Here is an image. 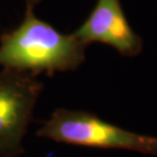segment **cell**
<instances>
[{
    "label": "cell",
    "instance_id": "cell-2",
    "mask_svg": "<svg viewBox=\"0 0 157 157\" xmlns=\"http://www.w3.org/2000/svg\"><path fill=\"white\" fill-rule=\"evenodd\" d=\"M36 136L58 143L103 149H125L157 155V137L140 135L84 111L55 109Z\"/></svg>",
    "mask_w": 157,
    "mask_h": 157
},
{
    "label": "cell",
    "instance_id": "cell-3",
    "mask_svg": "<svg viewBox=\"0 0 157 157\" xmlns=\"http://www.w3.org/2000/svg\"><path fill=\"white\" fill-rule=\"evenodd\" d=\"M43 89L38 76L0 69V157H17L25 152L23 137Z\"/></svg>",
    "mask_w": 157,
    "mask_h": 157
},
{
    "label": "cell",
    "instance_id": "cell-4",
    "mask_svg": "<svg viewBox=\"0 0 157 157\" xmlns=\"http://www.w3.org/2000/svg\"><path fill=\"white\" fill-rule=\"evenodd\" d=\"M71 34L85 46L101 43L124 57H136L143 49V40L127 21L120 0H96L86 21Z\"/></svg>",
    "mask_w": 157,
    "mask_h": 157
},
{
    "label": "cell",
    "instance_id": "cell-1",
    "mask_svg": "<svg viewBox=\"0 0 157 157\" xmlns=\"http://www.w3.org/2000/svg\"><path fill=\"white\" fill-rule=\"evenodd\" d=\"M40 0H25V15L15 29L0 36V67L39 76L78 69L86 46L36 17Z\"/></svg>",
    "mask_w": 157,
    "mask_h": 157
}]
</instances>
